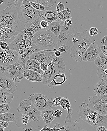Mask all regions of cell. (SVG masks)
<instances>
[{
    "label": "cell",
    "mask_w": 107,
    "mask_h": 131,
    "mask_svg": "<svg viewBox=\"0 0 107 131\" xmlns=\"http://www.w3.org/2000/svg\"><path fill=\"white\" fill-rule=\"evenodd\" d=\"M41 19L40 17L34 22L27 23L26 28L21 31L9 45V49L18 52L19 59L18 63L24 66L25 69L27 60L32 54L40 51L32 41L34 35L37 31L45 30L40 26Z\"/></svg>",
    "instance_id": "obj_1"
},
{
    "label": "cell",
    "mask_w": 107,
    "mask_h": 131,
    "mask_svg": "<svg viewBox=\"0 0 107 131\" xmlns=\"http://www.w3.org/2000/svg\"><path fill=\"white\" fill-rule=\"evenodd\" d=\"M0 40L9 44L26 28L27 23L20 8L8 7L1 12Z\"/></svg>",
    "instance_id": "obj_2"
},
{
    "label": "cell",
    "mask_w": 107,
    "mask_h": 131,
    "mask_svg": "<svg viewBox=\"0 0 107 131\" xmlns=\"http://www.w3.org/2000/svg\"><path fill=\"white\" fill-rule=\"evenodd\" d=\"M93 38L87 30L81 33H76L72 39L73 45L70 50L71 57L77 62H81L88 48L93 43Z\"/></svg>",
    "instance_id": "obj_3"
},
{
    "label": "cell",
    "mask_w": 107,
    "mask_h": 131,
    "mask_svg": "<svg viewBox=\"0 0 107 131\" xmlns=\"http://www.w3.org/2000/svg\"><path fill=\"white\" fill-rule=\"evenodd\" d=\"M78 118L84 121L94 128L107 126V115H101L88 103L83 102L79 106Z\"/></svg>",
    "instance_id": "obj_4"
},
{
    "label": "cell",
    "mask_w": 107,
    "mask_h": 131,
    "mask_svg": "<svg viewBox=\"0 0 107 131\" xmlns=\"http://www.w3.org/2000/svg\"><path fill=\"white\" fill-rule=\"evenodd\" d=\"M32 40L40 50L55 52L58 50L57 37L49 29L37 31Z\"/></svg>",
    "instance_id": "obj_5"
},
{
    "label": "cell",
    "mask_w": 107,
    "mask_h": 131,
    "mask_svg": "<svg viewBox=\"0 0 107 131\" xmlns=\"http://www.w3.org/2000/svg\"><path fill=\"white\" fill-rule=\"evenodd\" d=\"M65 69L66 66L62 56L57 57L54 56L48 64V69L42 75V83L47 85L52 81L55 75L65 73Z\"/></svg>",
    "instance_id": "obj_6"
},
{
    "label": "cell",
    "mask_w": 107,
    "mask_h": 131,
    "mask_svg": "<svg viewBox=\"0 0 107 131\" xmlns=\"http://www.w3.org/2000/svg\"><path fill=\"white\" fill-rule=\"evenodd\" d=\"M1 73L15 83H20L24 77L25 68L18 62L6 66H1Z\"/></svg>",
    "instance_id": "obj_7"
},
{
    "label": "cell",
    "mask_w": 107,
    "mask_h": 131,
    "mask_svg": "<svg viewBox=\"0 0 107 131\" xmlns=\"http://www.w3.org/2000/svg\"><path fill=\"white\" fill-rule=\"evenodd\" d=\"M17 110L21 115L28 116L33 121H39L41 120V112L28 99H25L21 101Z\"/></svg>",
    "instance_id": "obj_8"
},
{
    "label": "cell",
    "mask_w": 107,
    "mask_h": 131,
    "mask_svg": "<svg viewBox=\"0 0 107 131\" xmlns=\"http://www.w3.org/2000/svg\"><path fill=\"white\" fill-rule=\"evenodd\" d=\"M75 28V26L73 24L70 26H66L63 21L61 31L57 37L58 48L61 45H65L68 50L72 47V39L74 36Z\"/></svg>",
    "instance_id": "obj_9"
},
{
    "label": "cell",
    "mask_w": 107,
    "mask_h": 131,
    "mask_svg": "<svg viewBox=\"0 0 107 131\" xmlns=\"http://www.w3.org/2000/svg\"><path fill=\"white\" fill-rule=\"evenodd\" d=\"M28 99L41 112L46 109L52 108L53 107L50 99L47 96L42 94H31Z\"/></svg>",
    "instance_id": "obj_10"
},
{
    "label": "cell",
    "mask_w": 107,
    "mask_h": 131,
    "mask_svg": "<svg viewBox=\"0 0 107 131\" xmlns=\"http://www.w3.org/2000/svg\"><path fill=\"white\" fill-rule=\"evenodd\" d=\"M21 11L24 18L27 23L34 22L40 17L43 11H39L35 9L28 0H24L20 7Z\"/></svg>",
    "instance_id": "obj_11"
},
{
    "label": "cell",
    "mask_w": 107,
    "mask_h": 131,
    "mask_svg": "<svg viewBox=\"0 0 107 131\" xmlns=\"http://www.w3.org/2000/svg\"><path fill=\"white\" fill-rule=\"evenodd\" d=\"M19 55L18 52L13 50H2L0 53V65L6 66L18 62Z\"/></svg>",
    "instance_id": "obj_12"
},
{
    "label": "cell",
    "mask_w": 107,
    "mask_h": 131,
    "mask_svg": "<svg viewBox=\"0 0 107 131\" xmlns=\"http://www.w3.org/2000/svg\"><path fill=\"white\" fill-rule=\"evenodd\" d=\"M101 52L100 47L98 45L92 43L83 56L82 61L84 62L94 61Z\"/></svg>",
    "instance_id": "obj_13"
},
{
    "label": "cell",
    "mask_w": 107,
    "mask_h": 131,
    "mask_svg": "<svg viewBox=\"0 0 107 131\" xmlns=\"http://www.w3.org/2000/svg\"><path fill=\"white\" fill-rule=\"evenodd\" d=\"M54 56V52L40 50L32 54L29 59L35 60L40 63H46L48 65Z\"/></svg>",
    "instance_id": "obj_14"
},
{
    "label": "cell",
    "mask_w": 107,
    "mask_h": 131,
    "mask_svg": "<svg viewBox=\"0 0 107 131\" xmlns=\"http://www.w3.org/2000/svg\"><path fill=\"white\" fill-rule=\"evenodd\" d=\"M0 88L1 90L13 94L16 91L17 86L16 83L4 75L0 76Z\"/></svg>",
    "instance_id": "obj_15"
},
{
    "label": "cell",
    "mask_w": 107,
    "mask_h": 131,
    "mask_svg": "<svg viewBox=\"0 0 107 131\" xmlns=\"http://www.w3.org/2000/svg\"><path fill=\"white\" fill-rule=\"evenodd\" d=\"M39 17L42 20H46L49 24L59 19L57 12L56 10L43 11Z\"/></svg>",
    "instance_id": "obj_16"
},
{
    "label": "cell",
    "mask_w": 107,
    "mask_h": 131,
    "mask_svg": "<svg viewBox=\"0 0 107 131\" xmlns=\"http://www.w3.org/2000/svg\"><path fill=\"white\" fill-rule=\"evenodd\" d=\"M24 76L29 82H42L43 81L42 75L30 69H25L24 73Z\"/></svg>",
    "instance_id": "obj_17"
},
{
    "label": "cell",
    "mask_w": 107,
    "mask_h": 131,
    "mask_svg": "<svg viewBox=\"0 0 107 131\" xmlns=\"http://www.w3.org/2000/svg\"><path fill=\"white\" fill-rule=\"evenodd\" d=\"M93 92L97 96L107 95V80H100L94 87Z\"/></svg>",
    "instance_id": "obj_18"
},
{
    "label": "cell",
    "mask_w": 107,
    "mask_h": 131,
    "mask_svg": "<svg viewBox=\"0 0 107 131\" xmlns=\"http://www.w3.org/2000/svg\"><path fill=\"white\" fill-rule=\"evenodd\" d=\"M65 73H61L55 75L51 82L47 86L50 88H54L55 87L64 84L68 79Z\"/></svg>",
    "instance_id": "obj_19"
},
{
    "label": "cell",
    "mask_w": 107,
    "mask_h": 131,
    "mask_svg": "<svg viewBox=\"0 0 107 131\" xmlns=\"http://www.w3.org/2000/svg\"><path fill=\"white\" fill-rule=\"evenodd\" d=\"M41 63L33 59H29L27 60L26 64V69H30L35 71L40 74L43 75L45 71H43L40 68Z\"/></svg>",
    "instance_id": "obj_20"
},
{
    "label": "cell",
    "mask_w": 107,
    "mask_h": 131,
    "mask_svg": "<svg viewBox=\"0 0 107 131\" xmlns=\"http://www.w3.org/2000/svg\"><path fill=\"white\" fill-rule=\"evenodd\" d=\"M89 101L91 105L95 106L107 103V95L90 96L89 97Z\"/></svg>",
    "instance_id": "obj_21"
},
{
    "label": "cell",
    "mask_w": 107,
    "mask_h": 131,
    "mask_svg": "<svg viewBox=\"0 0 107 131\" xmlns=\"http://www.w3.org/2000/svg\"><path fill=\"white\" fill-rule=\"evenodd\" d=\"M54 111L53 109L50 108L41 112V117L47 125L50 124L55 119L53 114Z\"/></svg>",
    "instance_id": "obj_22"
},
{
    "label": "cell",
    "mask_w": 107,
    "mask_h": 131,
    "mask_svg": "<svg viewBox=\"0 0 107 131\" xmlns=\"http://www.w3.org/2000/svg\"><path fill=\"white\" fill-rule=\"evenodd\" d=\"M62 22L59 19L57 21L49 24V30L54 34L57 37L61 31Z\"/></svg>",
    "instance_id": "obj_23"
},
{
    "label": "cell",
    "mask_w": 107,
    "mask_h": 131,
    "mask_svg": "<svg viewBox=\"0 0 107 131\" xmlns=\"http://www.w3.org/2000/svg\"><path fill=\"white\" fill-rule=\"evenodd\" d=\"M14 97L12 94L1 90L0 92V104L9 103L13 100Z\"/></svg>",
    "instance_id": "obj_24"
},
{
    "label": "cell",
    "mask_w": 107,
    "mask_h": 131,
    "mask_svg": "<svg viewBox=\"0 0 107 131\" xmlns=\"http://www.w3.org/2000/svg\"><path fill=\"white\" fill-rule=\"evenodd\" d=\"M94 63L98 68L107 66V56L101 52L94 61Z\"/></svg>",
    "instance_id": "obj_25"
},
{
    "label": "cell",
    "mask_w": 107,
    "mask_h": 131,
    "mask_svg": "<svg viewBox=\"0 0 107 131\" xmlns=\"http://www.w3.org/2000/svg\"><path fill=\"white\" fill-rule=\"evenodd\" d=\"M31 2L40 3L44 5L46 8H50L53 6L58 0H28Z\"/></svg>",
    "instance_id": "obj_26"
},
{
    "label": "cell",
    "mask_w": 107,
    "mask_h": 131,
    "mask_svg": "<svg viewBox=\"0 0 107 131\" xmlns=\"http://www.w3.org/2000/svg\"><path fill=\"white\" fill-rule=\"evenodd\" d=\"M15 120V115L12 113L8 112L0 114V121L7 122H13Z\"/></svg>",
    "instance_id": "obj_27"
},
{
    "label": "cell",
    "mask_w": 107,
    "mask_h": 131,
    "mask_svg": "<svg viewBox=\"0 0 107 131\" xmlns=\"http://www.w3.org/2000/svg\"><path fill=\"white\" fill-rule=\"evenodd\" d=\"M59 18L62 21L65 22L68 19H70L71 16V11L67 8L61 12H57Z\"/></svg>",
    "instance_id": "obj_28"
},
{
    "label": "cell",
    "mask_w": 107,
    "mask_h": 131,
    "mask_svg": "<svg viewBox=\"0 0 107 131\" xmlns=\"http://www.w3.org/2000/svg\"><path fill=\"white\" fill-rule=\"evenodd\" d=\"M24 0H4L5 4L7 7L20 8Z\"/></svg>",
    "instance_id": "obj_29"
},
{
    "label": "cell",
    "mask_w": 107,
    "mask_h": 131,
    "mask_svg": "<svg viewBox=\"0 0 107 131\" xmlns=\"http://www.w3.org/2000/svg\"><path fill=\"white\" fill-rule=\"evenodd\" d=\"M93 108L100 114L107 115V103L93 106Z\"/></svg>",
    "instance_id": "obj_30"
},
{
    "label": "cell",
    "mask_w": 107,
    "mask_h": 131,
    "mask_svg": "<svg viewBox=\"0 0 107 131\" xmlns=\"http://www.w3.org/2000/svg\"><path fill=\"white\" fill-rule=\"evenodd\" d=\"M59 125V124L58 123H56L54 125H53V128H51L50 127H47V125H45L44 126V127L41 128L39 130H37V131H59L62 130H64L66 131H69L68 130H66V128H70L68 127L64 126L60 128H57V126Z\"/></svg>",
    "instance_id": "obj_31"
},
{
    "label": "cell",
    "mask_w": 107,
    "mask_h": 131,
    "mask_svg": "<svg viewBox=\"0 0 107 131\" xmlns=\"http://www.w3.org/2000/svg\"><path fill=\"white\" fill-rule=\"evenodd\" d=\"M97 76L99 79L107 80V66L98 68L97 70Z\"/></svg>",
    "instance_id": "obj_32"
},
{
    "label": "cell",
    "mask_w": 107,
    "mask_h": 131,
    "mask_svg": "<svg viewBox=\"0 0 107 131\" xmlns=\"http://www.w3.org/2000/svg\"><path fill=\"white\" fill-rule=\"evenodd\" d=\"M60 106L62 108L63 110H68L70 108L71 104L67 97H62L60 102Z\"/></svg>",
    "instance_id": "obj_33"
},
{
    "label": "cell",
    "mask_w": 107,
    "mask_h": 131,
    "mask_svg": "<svg viewBox=\"0 0 107 131\" xmlns=\"http://www.w3.org/2000/svg\"><path fill=\"white\" fill-rule=\"evenodd\" d=\"M30 4L31 5L37 10L39 11H45L46 8L45 7L44 5L38 3L36 2H32L30 1Z\"/></svg>",
    "instance_id": "obj_34"
},
{
    "label": "cell",
    "mask_w": 107,
    "mask_h": 131,
    "mask_svg": "<svg viewBox=\"0 0 107 131\" xmlns=\"http://www.w3.org/2000/svg\"><path fill=\"white\" fill-rule=\"evenodd\" d=\"M10 107L8 103H3L1 104L0 106V114L9 112Z\"/></svg>",
    "instance_id": "obj_35"
},
{
    "label": "cell",
    "mask_w": 107,
    "mask_h": 131,
    "mask_svg": "<svg viewBox=\"0 0 107 131\" xmlns=\"http://www.w3.org/2000/svg\"><path fill=\"white\" fill-rule=\"evenodd\" d=\"M72 116H73V109L70 108L67 110V115H66L65 123H67L68 122H71Z\"/></svg>",
    "instance_id": "obj_36"
},
{
    "label": "cell",
    "mask_w": 107,
    "mask_h": 131,
    "mask_svg": "<svg viewBox=\"0 0 107 131\" xmlns=\"http://www.w3.org/2000/svg\"><path fill=\"white\" fill-rule=\"evenodd\" d=\"M99 32V29L96 27H92L90 28L89 34L91 37H94L98 34Z\"/></svg>",
    "instance_id": "obj_37"
},
{
    "label": "cell",
    "mask_w": 107,
    "mask_h": 131,
    "mask_svg": "<svg viewBox=\"0 0 107 131\" xmlns=\"http://www.w3.org/2000/svg\"><path fill=\"white\" fill-rule=\"evenodd\" d=\"M62 97H56L52 101V105L53 106H60V102Z\"/></svg>",
    "instance_id": "obj_38"
},
{
    "label": "cell",
    "mask_w": 107,
    "mask_h": 131,
    "mask_svg": "<svg viewBox=\"0 0 107 131\" xmlns=\"http://www.w3.org/2000/svg\"><path fill=\"white\" fill-rule=\"evenodd\" d=\"M31 119V118L28 116L24 114L21 115V122L24 125H26Z\"/></svg>",
    "instance_id": "obj_39"
},
{
    "label": "cell",
    "mask_w": 107,
    "mask_h": 131,
    "mask_svg": "<svg viewBox=\"0 0 107 131\" xmlns=\"http://www.w3.org/2000/svg\"><path fill=\"white\" fill-rule=\"evenodd\" d=\"M0 47L2 50H7L9 49V45L5 42L1 41Z\"/></svg>",
    "instance_id": "obj_40"
},
{
    "label": "cell",
    "mask_w": 107,
    "mask_h": 131,
    "mask_svg": "<svg viewBox=\"0 0 107 131\" xmlns=\"http://www.w3.org/2000/svg\"><path fill=\"white\" fill-rule=\"evenodd\" d=\"M65 5L61 2H59L58 3L56 7V10L57 12H61L65 10Z\"/></svg>",
    "instance_id": "obj_41"
},
{
    "label": "cell",
    "mask_w": 107,
    "mask_h": 131,
    "mask_svg": "<svg viewBox=\"0 0 107 131\" xmlns=\"http://www.w3.org/2000/svg\"><path fill=\"white\" fill-rule=\"evenodd\" d=\"M40 26L44 29H49V23L45 20H42L40 21Z\"/></svg>",
    "instance_id": "obj_42"
},
{
    "label": "cell",
    "mask_w": 107,
    "mask_h": 131,
    "mask_svg": "<svg viewBox=\"0 0 107 131\" xmlns=\"http://www.w3.org/2000/svg\"><path fill=\"white\" fill-rule=\"evenodd\" d=\"M62 113V111L58 109L54 111L53 114L55 118H58V117H60L61 116Z\"/></svg>",
    "instance_id": "obj_43"
},
{
    "label": "cell",
    "mask_w": 107,
    "mask_h": 131,
    "mask_svg": "<svg viewBox=\"0 0 107 131\" xmlns=\"http://www.w3.org/2000/svg\"><path fill=\"white\" fill-rule=\"evenodd\" d=\"M58 50H59L61 53L66 52L68 51L67 47L65 45H61L58 48Z\"/></svg>",
    "instance_id": "obj_44"
},
{
    "label": "cell",
    "mask_w": 107,
    "mask_h": 131,
    "mask_svg": "<svg viewBox=\"0 0 107 131\" xmlns=\"http://www.w3.org/2000/svg\"><path fill=\"white\" fill-rule=\"evenodd\" d=\"M40 68L42 70L45 71L48 69V65L46 63H41V65H40Z\"/></svg>",
    "instance_id": "obj_45"
},
{
    "label": "cell",
    "mask_w": 107,
    "mask_h": 131,
    "mask_svg": "<svg viewBox=\"0 0 107 131\" xmlns=\"http://www.w3.org/2000/svg\"><path fill=\"white\" fill-rule=\"evenodd\" d=\"M8 125H9V123L8 122L0 121V126L2 127L5 128L7 127Z\"/></svg>",
    "instance_id": "obj_46"
},
{
    "label": "cell",
    "mask_w": 107,
    "mask_h": 131,
    "mask_svg": "<svg viewBox=\"0 0 107 131\" xmlns=\"http://www.w3.org/2000/svg\"><path fill=\"white\" fill-rule=\"evenodd\" d=\"M101 43L102 45L107 46V35L102 38L101 41Z\"/></svg>",
    "instance_id": "obj_47"
},
{
    "label": "cell",
    "mask_w": 107,
    "mask_h": 131,
    "mask_svg": "<svg viewBox=\"0 0 107 131\" xmlns=\"http://www.w3.org/2000/svg\"><path fill=\"white\" fill-rule=\"evenodd\" d=\"M100 48L102 52L104 55L107 56V46L102 45V46H101Z\"/></svg>",
    "instance_id": "obj_48"
},
{
    "label": "cell",
    "mask_w": 107,
    "mask_h": 131,
    "mask_svg": "<svg viewBox=\"0 0 107 131\" xmlns=\"http://www.w3.org/2000/svg\"><path fill=\"white\" fill-rule=\"evenodd\" d=\"M64 24L66 26L69 27L71 26V25L73 24H72V22L71 21V19H68L66 20L64 22Z\"/></svg>",
    "instance_id": "obj_49"
},
{
    "label": "cell",
    "mask_w": 107,
    "mask_h": 131,
    "mask_svg": "<svg viewBox=\"0 0 107 131\" xmlns=\"http://www.w3.org/2000/svg\"><path fill=\"white\" fill-rule=\"evenodd\" d=\"M97 131H107V128L105 126H100L96 128Z\"/></svg>",
    "instance_id": "obj_50"
},
{
    "label": "cell",
    "mask_w": 107,
    "mask_h": 131,
    "mask_svg": "<svg viewBox=\"0 0 107 131\" xmlns=\"http://www.w3.org/2000/svg\"><path fill=\"white\" fill-rule=\"evenodd\" d=\"M61 53L59 51V50H57L54 52V55L55 56L57 57H59L61 56Z\"/></svg>",
    "instance_id": "obj_51"
},
{
    "label": "cell",
    "mask_w": 107,
    "mask_h": 131,
    "mask_svg": "<svg viewBox=\"0 0 107 131\" xmlns=\"http://www.w3.org/2000/svg\"><path fill=\"white\" fill-rule=\"evenodd\" d=\"M0 131H4V128L0 126Z\"/></svg>",
    "instance_id": "obj_52"
},
{
    "label": "cell",
    "mask_w": 107,
    "mask_h": 131,
    "mask_svg": "<svg viewBox=\"0 0 107 131\" xmlns=\"http://www.w3.org/2000/svg\"><path fill=\"white\" fill-rule=\"evenodd\" d=\"M1 1V4H2L3 2H4V0H0Z\"/></svg>",
    "instance_id": "obj_53"
},
{
    "label": "cell",
    "mask_w": 107,
    "mask_h": 131,
    "mask_svg": "<svg viewBox=\"0 0 107 131\" xmlns=\"http://www.w3.org/2000/svg\"><path fill=\"white\" fill-rule=\"evenodd\" d=\"M81 131H87L86 130H81Z\"/></svg>",
    "instance_id": "obj_54"
},
{
    "label": "cell",
    "mask_w": 107,
    "mask_h": 131,
    "mask_svg": "<svg viewBox=\"0 0 107 131\" xmlns=\"http://www.w3.org/2000/svg\"></svg>",
    "instance_id": "obj_55"
}]
</instances>
